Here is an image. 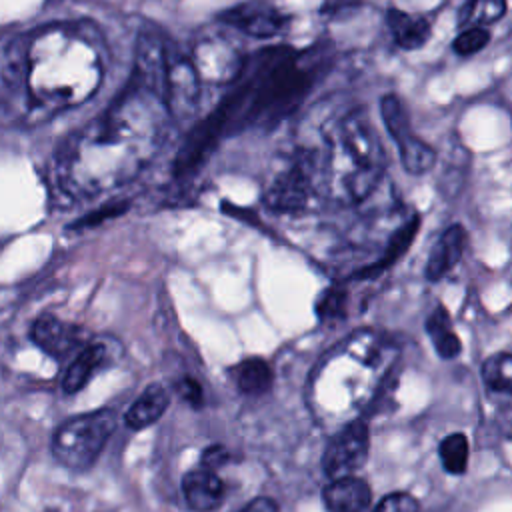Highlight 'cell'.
I'll return each instance as SVG.
<instances>
[{"label":"cell","mask_w":512,"mask_h":512,"mask_svg":"<svg viewBox=\"0 0 512 512\" xmlns=\"http://www.w3.org/2000/svg\"><path fill=\"white\" fill-rule=\"evenodd\" d=\"M374 512H420V504L408 492H392L378 502Z\"/></svg>","instance_id":"26"},{"label":"cell","mask_w":512,"mask_h":512,"mask_svg":"<svg viewBox=\"0 0 512 512\" xmlns=\"http://www.w3.org/2000/svg\"><path fill=\"white\" fill-rule=\"evenodd\" d=\"M380 114L388 134L392 136L402 166L408 174H424L436 162V152L424 140H420L410 126V116L404 102L396 94H386L380 98Z\"/></svg>","instance_id":"8"},{"label":"cell","mask_w":512,"mask_h":512,"mask_svg":"<svg viewBox=\"0 0 512 512\" xmlns=\"http://www.w3.org/2000/svg\"><path fill=\"white\" fill-rule=\"evenodd\" d=\"M182 494L194 512H212L224 502V484L212 470H190L182 476Z\"/></svg>","instance_id":"13"},{"label":"cell","mask_w":512,"mask_h":512,"mask_svg":"<svg viewBox=\"0 0 512 512\" xmlns=\"http://www.w3.org/2000/svg\"><path fill=\"white\" fill-rule=\"evenodd\" d=\"M370 432L364 420L346 424L326 446L322 468L330 480L352 476L368 458Z\"/></svg>","instance_id":"9"},{"label":"cell","mask_w":512,"mask_h":512,"mask_svg":"<svg viewBox=\"0 0 512 512\" xmlns=\"http://www.w3.org/2000/svg\"><path fill=\"white\" fill-rule=\"evenodd\" d=\"M238 512H278V504L272 498L258 496V498L250 500L244 508H240Z\"/></svg>","instance_id":"30"},{"label":"cell","mask_w":512,"mask_h":512,"mask_svg":"<svg viewBox=\"0 0 512 512\" xmlns=\"http://www.w3.org/2000/svg\"><path fill=\"white\" fill-rule=\"evenodd\" d=\"M506 14V0H468L462 4L458 22L470 28H484L486 24L498 22Z\"/></svg>","instance_id":"21"},{"label":"cell","mask_w":512,"mask_h":512,"mask_svg":"<svg viewBox=\"0 0 512 512\" xmlns=\"http://www.w3.org/2000/svg\"><path fill=\"white\" fill-rule=\"evenodd\" d=\"M464 250H466L464 226L462 224L448 226L428 254L426 268H424L426 280L430 282L442 280L460 262V258L464 256Z\"/></svg>","instance_id":"12"},{"label":"cell","mask_w":512,"mask_h":512,"mask_svg":"<svg viewBox=\"0 0 512 512\" xmlns=\"http://www.w3.org/2000/svg\"><path fill=\"white\" fill-rule=\"evenodd\" d=\"M322 200L354 204L366 200L380 184L386 150L364 108L342 112L328 128L320 146H312Z\"/></svg>","instance_id":"4"},{"label":"cell","mask_w":512,"mask_h":512,"mask_svg":"<svg viewBox=\"0 0 512 512\" xmlns=\"http://www.w3.org/2000/svg\"><path fill=\"white\" fill-rule=\"evenodd\" d=\"M170 404L168 392L160 384H150L126 410L124 422L130 430H142L152 426L160 416H164Z\"/></svg>","instance_id":"18"},{"label":"cell","mask_w":512,"mask_h":512,"mask_svg":"<svg viewBox=\"0 0 512 512\" xmlns=\"http://www.w3.org/2000/svg\"><path fill=\"white\" fill-rule=\"evenodd\" d=\"M346 310V290L340 286L326 288L316 300V316L320 320L340 318Z\"/></svg>","instance_id":"24"},{"label":"cell","mask_w":512,"mask_h":512,"mask_svg":"<svg viewBox=\"0 0 512 512\" xmlns=\"http://www.w3.org/2000/svg\"><path fill=\"white\" fill-rule=\"evenodd\" d=\"M438 454L442 460V466L446 472L460 476L466 472L468 468V438L462 432H454L448 434L446 438H442L440 446H438Z\"/></svg>","instance_id":"22"},{"label":"cell","mask_w":512,"mask_h":512,"mask_svg":"<svg viewBox=\"0 0 512 512\" xmlns=\"http://www.w3.org/2000/svg\"><path fill=\"white\" fill-rule=\"evenodd\" d=\"M166 50L140 34L132 76L114 102L56 152L54 180L72 200L94 198L136 178L164 144Z\"/></svg>","instance_id":"1"},{"label":"cell","mask_w":512,"mask_h":512,"mask_svg":"<svg viewBox=\"0 0 512 512\" xmlns=\"http://www.w3.org/2000/svg\"><path fill=\"white\" fill-rule=\"evenodd\" d=\"M116 430V414L100 408L64 420L52 436V456L70 470L90 468Z\"/></svg>","instance_id":"5"},{"label":"cell","mask_w":512,"mask_h":512,"mask_svg":"<svg viewBox=\"0 0 512 512\" xmlns=\"http://www.w3.org/2000/svg\"><path fill=\"white\" fill-rule=\"evenodd\" d=\"M386 24L390 28V34L396 46L404 50L422 48L432 34V24L424 16L408 14L396 8H390L386 12Z\"/></svg>","instance_id":"17"},{"label":"cell","mask_w":512,"mask_h":512,"mask_svg":"<svg viewBox=\"0 0 512 512\" xmlns=\"http://www.w3.org/2000/svg\"><path fill=\"white\" fill-rule=\"evenodd\" d=\"M372 500L370 486L356 476L332 480L324 488V504L330 512H364Z\"/></svg>","instance_id":"14"},{"label":"cell","mask_w":512,"mask_h":512,"mask_svg":"<svg viewBox=\"0 0 512 512\" xmlns=\"http://www.w3.org/2000/svg\"><path fill=\"white\" fill-rule=\"evenodd\" d=\"M106 346L102 342H86L74 356V360L68 364L64 376H62V390L66 394L80 392L90 378L96 374L98 368L106 362Z\"/></svg>","instance_id":"16"},{"label":"cell","mask_w":512,"mask_h":512,"mask_svg":"<svg viewBox=\"0 0 512 512\" xmlns=\"http://www.w3.org/2000/svg\"><path fill=\"white\" fill-rule=\"evenodd\" d=\"M176 390H178V396L188 402L192 408H200L204 404V390L202 386L198 384V380L186 376L182 378L178 384H176Z\"/></svg>","instance_id":"28"},{"label":"cell","mask_w":512,"mask_h":512,"mask_svg":"<svg viewBox=\"0 0 512 512\" xmlns=\"http://www.w3.org/2000/svg\"><path fill=\"white\" fill-rule=\"evenodd\" d=\"M426 332H428L440 358H456L460 354L462 342L456 336V332L452 330V322H450V316L444 306L438 304L434 308V312L428 316Z\"/></svg>","instance_id":"20"},{"label":"cell","mask_w":512,"mask_h":512,"mask_svg":"<svg viewBox=\"0 0 512 512\" xmlns=\"http://www.w3.org/2000/svg\"><path fill=\"white\" fill-rule=\"evenodd\" d=\"M126 208H128V204H126V202H112V204H106V206H102L98 212H90V214H86L82 220H78V222L74 224V228H88V226L100 224V222H102V220H106V218L120 216Z\"/></svg>","instance_id":"27"},{"label":"cell","mask_w":512,"mask_h":512,"mask_svg":"<svg viewBox=\"0 0 512 512\" xmlns=\"http://www.w3.org/2000/svg\"><path fill=\"white\" fill-rule=\"evenodd\" d=\"M28 122L32 114L24 78V36H0V124Z\"/></svg>","instance_id":"7"},{"label":"cell","mask_w":512,"mask_h":512,"mask_svg":"<svg viewBox=\"0 0 512 512\" xmlns=\"http://www.w3.org/2000/svg\"><path fill=\"white\" fill-rule=\"evenodd\" d=\"M490 42V32L486 28H466L462 30L454 42H452V50L458 54V56H472L476 52H480L486 44Z\"/></svg>","instance_id":"25"},{"label":"cell","mask_w":512,"mask_h":512,"mask_svg":"<svg viewBox=\"0 0 512 512\" xmlns=\"http://www.w3.org/2000/svg\"><path fill=\"white\" fill-rule=\"evenodd\" d=\"M320 198V176L312 146L298 148L264 190V204L276 212H302Z\"/></svg>","instance_id":"6"},{"label":"cell","mask_w":512,"mask_h":512,"mask_svg":"<svg viewBox=\"0 0 512 512\" xmlns=\"http://www.w3.org/2000/svg\"><path fill=\"white\" fill-rule=\"evenodd\" d=\"M480 376L490 390L510 392L512 388V356L508 352H498L488 356L480 368Z\"/></svg>","instance_id":"23"},{"label":"cell","mask_w":512,"mask_h":512,"mask_svg":"<svg viewBox=\"0 0 512 512\" xmlns=\"http://www.w3.org/2000/svg\"><path fill=\"white\" fill-rule=\"evenodd\" d=\"M104 76L96 32L80 24H48L24 36V78L32 120L86 102Z\"/></svg>","instance_id":"3"},{"label":"cell","mask_w":512,"mask_h":512,"mask_svg":"<svg viewBox=\"0 0 512 512\" xmlns=\"http://www.w3.org/2000/svg\"><path fill=\"white\" fill-rule=\"evenodd\" d=\"M418 228H420V216L414 214L390 234V238L386 240V248H384L382 256L378 260H374L372 264L364 266L362 270H358L354 274V278L368 280V278H374V276L382 274L384 270H388L398 258H402L406 254V250L410 248V244L414 242V238L418 234Z\"/></svg>","instance_id":"15"},{"label":"cell","mask_w":512,"mask_h":512,"mask_svg":"<svg viewBox=\"0 0 512 512\" xmlns=\"http://www.w3.org/2000/svg\"><path fill=\"white\" fill-rule=\"evenodd\" d=\"M228 462V450L224 448V446H218V444H214V446H208L204 452H202V456H200V464L206 468V470H216V468H220V466H224Z\"/></svg>","instance_id":"29"},{"label":"cell","mask_w":512,"mask_h":512,"mask_svg":"<svg viewBox=\"0 0 512 512\" xmlns=\"http://www.w3.org/2000/svg\"><path fill=\"white\" fill-rule=\"evenodd\" d=\"M218 20L252 38H274L286 32L292 18L270 2L248 0L222 10Z\"/></svg>","instance_id":"10"},{"label":"cell","mask_w":512,"mask_h":512,"mask_svg":"<svg viewBox=\"0 0 512 512\" xmlns=\"http://www.w3.org/2000/svg\"><path fill=\"white\" fill-rule=\"evenodd\" d=\"M322 54L276 44L242 58V66L218 106L180 144L172 172L194 176L222 138L270 130L290 116L314 90L324 70Z\"/></svg>","instance_id":"2"},{"label":"cell","mask_w":512,"mask_h":512,"mask_svg":"<svg viewBox=\"0 0 512 512\" xmlns=\"http://www.w3.org/2000/svg\"><path fill=\"white\" fill-rule=\"evenodd\" d=\"M30 338L54 360H62L86 344L84 330L80 326L64 322L54 314L38 316L30 328Z\"/></svg>","instance_id":"11"},{"label":"cell","mask_w":512,"mask_h":512,"mask_svg":"<svg viewBox=\"0 0 512 512\" xmlns=\"http://www.w3.org/2000/svg\"><path fill=\"white\" fill-rule=\"evenodd\" d=\"M230 376L236 388L248 396H260L272 386V368L262 358H246L232 366Z\"/></svg>","instance_id":"19"}]
</instances>
